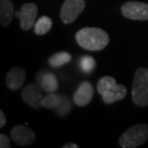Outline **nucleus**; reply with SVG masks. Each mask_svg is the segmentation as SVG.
Wrapping results in <instances>:
<instances>
[{
  "instance_id": "17",
  "label": "nucleus",
  "mask_w": 148,
  "mask_h": 148,
  "mask_svg": "<svg viewBox=\"0 0 148 148\" xmlns=\"http://www.w3.org/2000/svg\"><path fill=\"white\" fill-rule=\"evenodd\" d=\"M79 66L83 72L88 74L96 67V62L91 56L85 55L79 59Z\"/></svg>"
},
{
  "instance_id": "9",
  "label": "nucleus",
  "mask_w": 148,
  "mask_h": 148,
  "mask_svg": "<svg viewBox=\"0 0 148 148\" xmlns=\"http://www.w3.org/2000/svg\"><path fill=\"white\" fill-rule=\"evenodd\" d=\"M94 95L93 86L90 82L84 81L79 85L73 94V102L79 107H85L88 105Z\"/></svg>"
},
{
  "instance_id": "11",
  "label": "nucleus",
  "mask_w": 148,
  "mask_h": 148,
  "mask_svg": "<svg viewBox=\"0 0 148 148\" xmlns=\"http://www.w3.org/2000/svg\"><path fill=\"white\" fill-rule=\"evenodd\" d=\"M127 94V88L124 85H115L107 90L104 94H102V100L106 104H112V103L120 101L125 98Z\"/></svg>"
},
{
  "instance_id": "14",
  "label": "nucleus",
  "mask_w": 148,
  "mask_h": 148,
  "mask_svg": "<svg viewBox=\"0 0 148 148\" xmlns=\"http://www.w3.org/2000/svg\"><path fill=\"white\" fill-rule=\"evenodd\" d=\"M71 59L72 56L70 53L66 51H61L53 54L48 59V64H50V66L57 69V67H60L62 66H64V64L69 63L71 61Z\"/></svg>"
},
{
  "instance_id": "20",
  "label": "nucleus",
  "mask_w": 148,
  "mask_h": 148,
  "mask_svg": "<svg viewBox=\"0 0 148 148\" xmlns=\"http://www.w3.org/2000/svg\"><path fill=\"white\" fill-rule=\"evenodd\" d=\"M0 147L1 148H11V140L9 137H7L5 134L0 135Z\"/></svg>"
},
{
  "instance_id": "2",
  "label": "nucleus",
  "mask_w": 148,
  "mask_h": 148,
  "mask_svg": "<svg viewBox=\"0 0 148 148\" xmlns=\"http://www.w3.org/2000/svg\"><path fill=\"white\" fill-rule=\"evenodd\" d=\"M132 100L138 107L148 106V69L140 67L135 72L132 86Z\"/></svg>"
},
{
  "instance_id": "18",
  "label": "nucleus",
  "mask_w": 148,
  "mask_h": 148,
  "mask_svg": "<svg viewBox=\"0 0 148 148\" xmlns=\"http://www.w3.org/2000/svg\"><path fill=\"white\" fill-rule=\"evenodd\" d=\"M115 85H116V81L114 78L111 76H104L100 78L98 83H97V91L102 95Z\"/></svg>"
},
{
  "instance_id": "16",
  "label": "nucleus",
  "mask_w": 148,
  "mask_h": 148,
  "mask_svg": "<svg viewBox=\"0 0 148 148\" xmlns=\"http://www.w3.org/2000/svg\"><path fill=\"white\" fill-rule=\"evenodd\" d=\"M62 99H63L62 95H58L55 92H51L47 94L46 96L42 97V99H41V107L56 110L59 107V105L61 104Z\"/></svg>"
},
{
  "instance_id": "10",
  "label": "nucleus",
  "mask_w": 148,
  "mask_h": 148,
  "mask_svg": "<svg viewBox=\"0 0 148 148\" xmlns=\"http://www.w3.org/2000/svg\"><path fill=\"white\" fill-rule=\"evenodd\" d=\"M26 79V72L21 67H13L6 76V85L11 90H17L21 88Z\"/></svg>"
},
{
  "instance_id": "4",
  "label": "nucleus",
  "mask_w": 148,
  "mask_h": 148,
  "mask_svg": "<svg viewBox=\"0 0 148 148\" xmlns=\"http://www.w3.org/2000/svg\"><path fill=\"white\" fill-rule=\"evenodd\" d=\"M86 7L85 0H66L61 8L60 16L64 24H70L76 20Z\"/></svg>"
},
{
  "instance_id": "7",
  "label": "nucleus",
  "mask_w": 148,
  "mask_h": 148,
  "mask_svg": "<svg viewBox=\"0 0 148 148\" xmlns=\"http://www.w3.org/2000/svg\"><path fill=\"white\" fill-rule=\"evenodd\" d=\"M11 137L16 144L20 146L31 145L36 140V134L33 130L24 125H16L11 130Z\"/></svg>"
},
{
  "instance_id": "19",
  "label": "nucleus",
  "mask_w": 148,
  "mask_h": 148,
  "mask_svg": "<svg viewBox=\"0 0 148 148\" xmlns=\"http://www.w3.org/2000/svg\"><path fill=\"white\" fill-rule=\"evenodd\" d=\"M62 96H63V99H62V102H61V104L59 105V107L56 109V112H57V114L59 116L64 117L71 112L72 106H71V102H70V100L69 99V97L64 96V95H62Z\"/></svg>"
},
{
  "instance_id": "8",
  "label": "nucleus",
  "mask_w": 148,
  "mask_h": 148,
  "mask_svg": "<svg viewBox=\"0 0 148 148\" xmlns=\"http://www.w3.org/2000/svg\"><path fill=\"white\" fill-rule=\"evenodd\" d=\"M40 86L36 84H29L23 88L21 96L25 104L29 105L34 109H40L41 107L42 93Z\"/></svg>"
},
{
  "instance_id": "3",
  "label": "nucleus",
  "mask_w": 148,
  "mask_h": 148,
  "mask_svg": "<svg viewBox=\"0 0 148 148\" xmlns=\"http://www.w3.org/2000/svg\"><path fill=\"white\" fill-rule=\"evenodd\" d=\"M148 140V125L144 123L137 124L126 130L120 136L118 143L122 148H136Z\"/></svg>"
},
{
  "instance_id": "12",
  "label": "nucleus",
  "mask_w": 148,
  "mask_h": 148,
  "mask_svg": "<svg viewBox=\"0 0 148 148\" xmlns=\"http://www.w3.org/2000/svg\"><path fill=\"white\" fill-rule=\"evenodd\" d=\"M38 82L40 88L45 92H56L59 88L58 79L53 73L43 72L42 75L38 77Z\"/></svg>"
},
{
  "instance_id": "15",
  "label": "nucleus",
  "mask_w": 148,
  "mask_h": 148,
  "mask_svg": "<svg viewBox=\"0 0 148 148\" xmlns=\"http://www.w3.org/2000/svg\"><path fill=\"white\" fill-rule=\"evenodd\" d=\"M52 25H53L52 19L49 16H43L40 17L36 21V23H35L34 31L38 36H42V35H45L51 30Z\"/></svg>"
},
{
  "instance_id": "6",
  "label": "nucleus",
  "mask_w": 148,
  "mask_h": 148,
  "mask_svg": "<svg viewBox=\"0 0 148 148\" xmlns=\"http://www.w3.org/2000/svg\"><path fill=\"white\" fill-rule=\"evenodd\" d=\"M38 11V6L35 3H24L21 8L14 13V16L20 19V28L22 30L28 31L35 26Z\"/></svg>"
},
{
  "instance_id": "1",
  "label": "nucleus",
  "mask_w": 148,
  "mask_h": 148,
  "mask_svg": "<svg viewBox=\"0 0 148 148\" xmlns=\"http://www.w3.org/2000/svg\"><path fill=\"white\" fill-rule=\"evenodd\" d=\"M77 43L88 51H100L107 47L110 41L109 35L101 28L85 27L75 35Z\"/></svg>"
},
{
  "instance_id": "21",
  "label": "nucleus",
  "mask_w": 148,
  "mask_h": 148,
  "mask_svg": "<svg viewBox=\"0 0 148 148\" xmlns=\"http://www.w3.org/2000/svg\"><path fill=\"white\" fill-rule=\"evenodd\" d=\"M5 124H6V116H5L4 112H3V111L1 110L0 111V127L3 128Z\"/></svg>"
},
{
  "instance_id": "5",
  "label": "nucleus",
  "mask_w": 148,
  "mask_h": 148,
  "mask_svg": "<svg viewBox=\"0 0 148 148\" xmlns=\"http://www.w3.org/2000/svg\"><path fill=\"white\" fill-rule=\"evenodd\" d=\"M123 16L132 20L148 19V4L138 1H129L121 6Z\"/></svg>"
},
{
  "instance_id": "13",
  "label": "nucleus",
  "mask_w": 148,
  "mask_h": 148,
  "mask_svg": "<svg viewBox=\"0 0 148 148\" xmlns=\"http://www.w3.org/2000/svg\"><path fill=\"white\" fill-rule=\"evenodd\" d=\"M12 0H0V23L1 26H9L13 19L14 10Z\"/></svg>"
},
{
  "instance_id": "22",
  "label": "nucleus",
  "mask_w": 148,
  "mask_h": 148,
  "mask_svg": "<svg viewBox=\"0 0 148 148\" xmlns=\"http://www.w3.org/2000/svg\"><path fill=\"white\" fill-rule=\"evenodd\" d=\"M79 146L77 145V144L75 143H69L66 144H64V145H63V148H78Z\"/></svg>"
}]
</instances>
